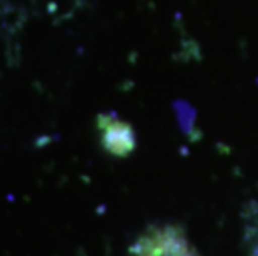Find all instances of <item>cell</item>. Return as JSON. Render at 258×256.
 Here are the masks:
<instances>
[{
	"label": "cell",
	"instance_id": "obj_1",
	"mask_svg": "<svg viewBox=\"0 0 258 256\" xmlns=\"http://www.w3.org/2000/svg\"><path fill=\"white\" fill-rule=\"evenodd\" d=\"M130 256H199L188 238L173 225L152 226L132 246Z\"/></svg>",
	"mask_w": 258,
	"mask_h": 256
},
{
	"label": "cell",
	"instance_id": "obj_2",
	"mask_svg": "<svg viewBox=\"0 0 258 256\" xmlns=\"http://www.w3.org/2000/svg\"><path fill=\"white\" fill-rule=\"evenodd\" d=\"M255 256H258V243H256V248H255V253H253Z\"/></svg>",
	"mask_w": 258,
	"mask_h": 256
}]
</instances>
